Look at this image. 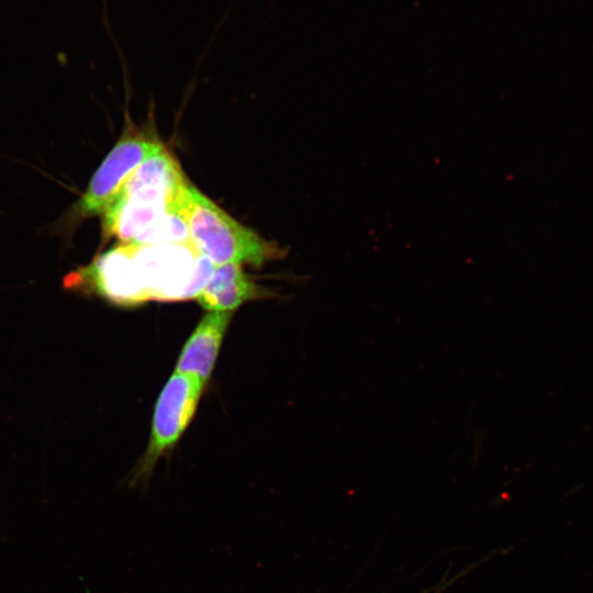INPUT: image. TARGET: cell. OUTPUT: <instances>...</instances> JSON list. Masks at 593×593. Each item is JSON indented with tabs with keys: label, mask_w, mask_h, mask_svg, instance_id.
<instances>
[{
	"label": "cell",
	"mask_w": 593,
	"mask_h": 593,
	"mask_svg": "<svg viewBox=\"0 0 593 593\" xmlns=\"http://www.w3.org/2000/svg\"><path fill=\"white\" fill-rule=\"evenodd\" d=\"M189 182L174 156L163 147L123 182L102 212L104 237L132 244L154 223L188 198Z\"/></svg>",
	"instance_id": "6da1fadb"
},
{
	"label": "cell",
	"mask_w": 593,
	"mask_h": 593,
	"mask_svg": "<svg viewBox=\"0 0 593 593\" xmlns=\"http://www.w3.org/2000/svg\"><path fill=\"white\" fill-rule=\"evenodd\" d=\"M187 214L190 239L215 266L249 264L260 267L280 257V248L242 225L189 183Z\"/></svg>",
	"instance_id": "7a4b0ae2"
},
{
	"label": "cell",
	"mask_w": 593,
	"mask_h": 593,
	"mask_svg": "<svg viewBox=\"0 0 593 593\" xmlns=\"http://www.w3.org/2000/svg\"><path fill=\"white\" fill-rule=\"evenodd\" d=\"M132 245L150 300L197 298L215 269V265L192 243Z\"/></svg>",
	"instance_id": "3957f363"
},
{
	"label": "cell",
	"mask_w": 593,
	"mask_h": 593,
	"mask_svg": "<svg viewBox=\"0 0 593 593\" xmlns=\"http://www.w3.org/2000/svg\"><path fill=\"white\" fill-rule=\"evenodd\" d=\"M68 291L96 295L120 306H134L150 300L134 257L133 245L120 243L91 262L65 276Z\"/></svg>",
	"instance_id": "277c9868"
},
{
	"label": "cell",
	"mask_w": 593,
	"mask_h": 593,
	"mask_svg": "<svg viewBox=\"0 0 593 593\" xmlns=\"http://www.w3.org/2000/svg\"><path fill=\"white\" fill-rule=\"evenodd\" d=\"M164 145L141 132H125L92 176L87 190L69 209L64 225L70 226L102 214L126 178Z\"/></svg>",
	"instance_id": "5b68a950"
},
{
	"label": "cell",
	"mask_w": 593,
	"mask_h": 593,
	"mask_svg": "<svg viewBox=\"0 0 593 593\" xmlns=\"http://www.w3.org/2000/svg\"><path fill=\"white\" fill-rule=\"evenodd\" d=\"M204 382L176 371L156 402L148 449L137 470V480L147 477L157 459L180 438L195 413Z\"/></svg>",
	"instance_id": "8992f818"
},
{
	"label": "cell",
	"mask_w": 593,
	"mask_h": 593,
	"mask_svg": "<svg viewBox=\"0 0 593 593\" xmlns=\"http://www.w3.org/2000/svg\"><path fill=\"white\" fill-rule=\"evenodd\" d=\"M231 320L230 312H210L198 324L177 361L176 371L200 378H210Z\"/></svg>",
	"instance_id": "52a82bcc"
},
{
	"label": "cell",
	"mask_w": 593,
	"mask_h": 593,
	"mask_svg": "<svg viewBox=\"0 0 593 593\" xmlns=\"http://www.w3.org/2000/svg\"><path fill=\"white\" fill-rule=\"evenodd\" d=\"M265 289L244 272L238 264L215 266L213 275L197 296L210 312H232L243 303L265 296Z\"/></svg>",
	"instance_id": "ba28073f"
}]
</instances>
